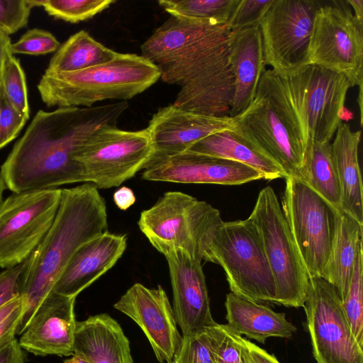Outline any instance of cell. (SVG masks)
I'll list each match as a JSON object with an SVG mask.
<instances>
[{"label":"cell","mask_w":363,"mask_h":363,"mask_svg":"<svg viewBox=\"0 0 363 363\" xmlns=\"http://www.w3.org/2000/svg\"><path fill=\"white\" fill-rule=\"evenodd\" d=\"M23 302L0 322V345L15 338L21 321Z\"/></svg>","instance_id":"41"},{"label":"cell","mask_w":363,"mask_h":363,"mask_svg":"<svg viewBox=\"0 0 363 363\" xmlns=\"http://www.w3.org/2000/svg\"><path fill=\"white\" fill-rule=\"evenodd\" d=\"M133 320L147 337L160 363L173 361L182 336L167 295L161 286L150 289L135 283L114 304Z\"/></svg>","instance_id":"16"},{"label":"cell","mask_w":363,"mask_h":363,"mask_svg":"<svg viewBox=\"0 0 363 363\" xmlns=\"http://www.w3.org/2000/svg\"><path fill=\"white\" fill-rule=\"evenodd\" d=\"M244 342L249 363H280L274 354L245 338Z\"/></svg>","instance_id":"43"},{"label":"cell","mask_w":363,"mask_h":363,"mask_svg":"<svg viewBox=\"0 0 363 363\" xmlns=\"http://www.w3.org/2000/svg\"><path fill=\"white\" fill-rule=\"evenodd\" d=\"M227 326L237 334L264 344L271 337L289 338L296 327L284 313L273 311L259 302L241 298L230 292L226 295Z\"/></svg>","instance_id":"24"},{"label":"cell","mask_w":363,"mask_h":363,"mask_svg":"<svg viewBox=\"0 0 363 363\" xmlns=\"http://www.w3.org/2000/svg\"><path fill=\"white\" fill-rule=\"evenodd\" d=\"M160 79L156 65L142 55L119 53L112 60L86 69L44 73L38 90L48 107H91L98 101H126Z\"/></svg>","instance_id":"5"},{"label":"cell","mask_w":363,"mask_h":363,"mask_svg":"<svg viewBox=\"0 0 363 363\" xmlns=\"http://www.w3.org/2000/svg\"><path fill=\"white\" fill-rule=\"evenodd\" d=\"M168 264L177 323L182 337L214 325L201 260L181 250L164 255Z\"/></svg>","instance_id":"18"},{"label":"cell","mask_w":363,"mask_h":363,"mask_svg":"<svg viewBox=\"0 0 363 363\" xmlns=\"http://www.w3.org/2000/svg\"><path fill=\"white\" fill-rule=\"evenodd\" d=\"M261 236L276 286V303L303 307L309 275L301 259L281 206L269 186L258 194L250 216Z\"/></svg>","instance_id":"8"},{"label":"cell","mask_w":363,"mask_h":363,"mask_svg":"<svg viewBox=\"0 0 363 363\" xmlns=\"http://www.w3.org/2000/svg\"><path fill=\"white\" fill-rule=\"evenodd\" d=\"M359 244L349 289L342 302L352 333L363 347V245Z\"/></svg>","instance_id":"31"},{"label":"cell","mask_w":363,"mask_h":363,"mask_svg":"<svg viewBox=\"0 0 363 363\" xmlns=\"http://www.w3.org/2000/svg\"><path fill=\"white\" fill-rule=\"evenodd\" d=\"M362 226L340 208L330 255L320 277L335 288L342 302L349 289L359 244L363 240Z\"/></svg>","instance_id":"26"},{"label":"cell","mask_w":363,"mask_h":363,"mask_svg":"<svg viewBox=\"0 0 363 363\" xmlns=\"http://www.w3.org/2000/svg\"><path fill=\"white\" fill-rule=\"evenodd\" d=\"M33 8L32 0H0V30L9 35L26 27Z\"/></svg>","instance_id":"38"},{"label":"cell","mask_w":363,"mask_h":363,"mask_svg":"<svg viewBox=\"0 0 363 363\" xmlns=\"http://www.w3.org/2000/svg\"><path fill=\"white\" fill-rule=\"evenodd\" d=\"M187 151L245 164L258 171L266 180L287 177L280 166L233 130L211 134L194 144Z\"/></svg>","instance_id":"27"},{"label":"cell","mask_w":363,"mask_h":363,"mask_svg":"<svg viewBox=\"0 0 363 363\" xmlns=\"http://www.w3.org/2000/svg\"><path fill=\"white\" fill-rule=\"evenodd\" d=\"M288 121L305 145L330 143L352 84L342 74L309 65L286 77L266 69Z\"/></svg>","instance_id":"4"},{"label":"cell","mask_w":363,"mask_h":363,"mask_svg":"<svg viewBox=\"0 0 363 363\" xmlns=\"http://www.w3.org/2000/svg\"><path fill=\"white\" fill-rule=\"evenodd\" d=\"M113 201L118 208L125 211L135 203V196L131 189L123 186L114 192Z\"/></svg>","instance_id":"44"},{"label":"cell","mask_w":363,"mask_h":363,"mask_svg":"<svg viewBox=\"0 0 363 363\" xmlns=\"http://www.w3.org/2000/svg\"><path fill=\"white\" fill-rule=\"evenodd\" d=\"M75 298L51 291L21 334L18 343L22 350L38 356L72 355Z\"/></svg>","instance_id":"19"},{"label":"cell","mask_w":363,"mask_h":363,"mask_svg":"<svg viewBox=\"0 0 363 363\" xmlns=\"http://www.w3.org/2000/svg\"><path fill=\"white\" fill-rule=\"evenodd\" d=\"M236 32L225 23L195 47L157 65L162 82L181 87L174 106L202 115L229 116L234 94L230 57Z\"/></svg>","instance_id":"3"},{"label":"cell","mask_w":363,"mask_h":363,"mask_svg":"<svg viewBox=\"0 0 363 363\" xmlns=\"http://www.w3.org/2000/svg\"><path fill=\"white\" fill-rule=\"evenodd\" d=\"M128 106L123 101L38 111L1 167L6 187L19 193L85 183L78 148L99 128L116 125Z\"/></svg>","instance_id":"1"},{"label":"cell","mask_w":363,"mask_h":363,"mask_svg":"<svg viewBox=\"0 0 363 363\" xmlns=\"http://www.w3.org/2000/svg\"><path fill=\"white\" fill-rule=\"evenodd\" d=\"M232 119L233 131L280 166L287 177H298L305 145L289 123L265 70L252 103Z\"/></svg>","instance_id":"9"},{"label":"cell","mask_w":363,"mask_h":363,"mask_svg":"<svg viewBox=\"0 0 363 363\" xmlns=\"http://www.w3.org/2000/svg\"><path fill=\"white\" fill-rule=\"evenodd\" d=\"M60 42L49 31L33 28L26 31L19 40L11 43V51L13 54L40 55L56 52Z\"/></svg>","instance_id":"35"},{"label":"cell","mask_w":363,"mask_h":363,"mask_svg":"<svg viewBox=\"0 0 363 363\" xmlns=\"http://www.w3.org/2000/svg\"><path fill=\"white\" fill-rule=\"evenodd\" d=\"M2 96H3V93H2L1 84V82H0V104H1Z\"/></svg>","instance_id":"52"},{"label":"cell","mask_w":363,"mask_h":363,"mask_svg":"<svg viewBox=\"0 0 363 363\" xmlns=\"http://www.w3.org/2000/svg\"><path fill=\"white\" fill-rule=\"evenodd\" d=\"M154 155L146 128L124 130L116 125H105L79 146L76 160L85 183L99 189L120 186L144 169Z\"/></svg>","instance_id":"10"},{"label":"cell","mask_w":363,"mask_h":363,"mask_svg":"<svg viewBox=\"0 0 363 363\" xmlns=\"http://www.w3.org/2000/svg\"><path fill=\"white\" fill-rule=\"evenodd\" d=\"M310 0H274L259 23L265 65L291 75L308 65V49L316 11Z\"/></svg>","instance_id":"13"},{"label":"cell","mask_w":363,"mask_h":363,"mask_svg":"<svg viewBox=\"0 0 363 363\" xmlns=\"http://www.w3.org/2000/svg\"><path fill=\"white\" fill-rule=\"evenodd\" d=\"M344 75L352 86L363 84V28L344 5L319 6L308 49V65Z\"/></svg>","instance_id":"14"},{"label":"cell","mask_w":363,"mask_h":363,"mask_svg":"<svg viewBox=\"0 0 363 363\" xmlns=\"http://www.w3.org/2000/svg\"><path fill=\"white\" fill-rule=\"evenodd\" d=\"M346 3L350 4L354 10V18L358 25L363 28V1L347 0Z\"/></svg>","instance_id":"46"},{"label":"cell","mask_w":363,"mask_h":363,"mask_svg":"<svg viewBox=\"0 0 363 363\" xmlns=\"http://www.w3.org/2000/svg\"><path fill=\"white\" fill-rule=\"evenodd\" d=\"M144 169L145 180L179 184L240 185L263 179L245 164L190 151L154 157Z\"/></svg>","instance_id":"17"},{"label":"cell","mask_w":363,"mask_h":363,"mask_svg":"<svg viewBox=\"0 0 363 363\" xmlns=\"http://www.w3.org/2000/svg\"><path fill=\"white\" fill-rule=\"evenodd\" d=\"M73 350L89 363H133L128 337L106 313L77 321Z\"/></svg>","instance_id":"22"},{"label":"cell","mask_w":363,"mask_h":363,"mask_svg":"<svg viewBox=\"0 0 363 363\" xmlns=\"http://www.w3.org/2000/svg\"><path fill=\"white\" fill-rule=\"evenodd\" d=\"M173 361L176 363H215L205 330L182 337Z\"/></svg>","instance_id":"36"},{"label":"cell","mask_w":363,"mask_h":363,"mask_svg":"<svg viewBox=\"0 0 363 363\" xmlns=\"http://www.w3.org/2000/svg\"><path fill=\"white\" fill-rule=\"evenodd\" d=\"M359 97L357 99V102L359 106V111H360V123L361 125L362 124V85L359 86Z\"/></svg>","instance_id":"50"},{"label":"cell","mask_w":363,"mask_h":363,"mask_svg":"<svg viewBox=\"0 0 363 363\" xmlns=\"http://www.w3.org/2000/svg\"><path fill=\"white\" fill-rule=\"evenodd\" d=\"M4 96L13 108L28 120L30 108L24 71L13 54L6 59L0 78Z\"/></svg>","instance_id":"33"},{"label":"cell","mask_w":363,"mask_h":363,"mask_svg":"<svg viewBox=\"0 0 363 363\" xmlns=\"http://www.w3.org/2000/svg\"><path fill=\"white\" fill-rule=\"evenodd\" d=\"M211 262L223 269L234 294L256 302L276 303V286L261 236L251 218L225 222L210 245Z\"/></svg>","instance_id":"7"},{"label":"cell","mask_w":363,"mask_h":363,"mask_svg":"<svg viewBox=\"0 0 363 363\" xmlns=\"http://www.w3.org/2000/svg\"><path fill=\"white\" fill-rule=\"evenodd\" d=\"M361 131L341 123L331 143V152L341 188L340 208L363 224V188L358 160Z\"/></svg>","instance_id":"25"},{"label":"cell","mask_w":363,"mask_h":363,"mask_svg":"<svg viewBox=\"0 0 363 363\" xmlns=\"http://www.w3.org/2000/svg\"><path fill=\"white\" fill-rule=\"evenodd\" d=\"M171 363H176L174 361H172Z\"/></svg>","instance_id":"53"},{"label":"cell","mask_w":363,"mask_h":363,"mask_svg":"<svg viewBox=\"0 0 363 363\" xmlns=\"http://www.w3.org/2000/svg\"><path fill=\"white\" fill-rule=\"evenodd\" d=\"M11 39L8 35L0 30V78L6 57L12 54Z\"/></svg>","instance_id":"45"},{"label":"cell","mask_w":363,"mask_h":363,"mask_svg":"<svg viewBox=\"0 0 363 363\" xmlns=\"http://www.w3.org/2000/svg\"><path fill=\"white\" fill-rule=\"evenodd\" d=\"M223 222L220 211L207 202L183 192L167 191L141 212L138 225L163 255L181 250L211 262L210 245Z\"/></svg>","instance_id":"6"},{"label":"cell","mask_w":363,"mask_h":363,"mask_svg":"<svg viewBox=\"0 0 363 363\" xmlns=\"http://www.w3.org/2000/svg\"><path fill=\"white\" fill-rule=\"evenodd\" d=\"M337 208L341 205V188L333 162L331 143L308 140L303 162L296 177Z\"/></svg>","instance_id":"28"},{"label":"cell","mask_w":363,"mask_h":363,"mask_svg":"<svg viewBox=\"0 0 363 363\" xmlns=\"http://www.w3.org/2000/svg\"><path fill=\"white\" fill-rule=\"evenodd\" d=\"M27 121L3 95L0 104V149L16 138Z\"/></svg>","instance_id":"40"},{"label":"cell","mask_w":363,"mask_h":363,"mask_svg":"<svg viewBox=\"0 0 363 363\" xmlns=\"http://www.w3.org/2000/svg\"><path fill=\"white\" fill-rule=\"evenodd\" d=\"M281 208L309 277H320L330 255L340 208L296 177H287Z\"/></svg>","instance_id":"11"},{"label":"cell","mask_w":363,"mask_h":363,"mask_svg":"<svg viewBox=\"0 0 363 363\" xmlns=\"http://www.w3.org/2000/svg\"><path fill=\"white\" fill-rule=\"evenodd\" d=\"M28 258L23 262L0 272V308L23 296Z\"/></svg>","instance_id":"39"},{"label":"cell","mask_w":363,"mask_h":363,"mask_svg":"<svg viewBox=\"0 0 363 363\" xmlns=\"http://www.w3.org/2000/svg\"><path fill=\"white\" fill-rule=\"evenodd\" d=\"M318 363H363V347L354 339L335 288L310 277L303 306Z\"/></svg>","instance_id":"15"},{"label":"cell","mask_w":363,"mask_h":363,"mask_svg":"<svg viewBox=\"0 0 363 363\" xmlns=\"http://www.w3.org/2000/svg\"><path fill=\"white\" fill-rule=\"evenodd\" d=\"M6 187V183L0 171V206L3 202V193Z\"/></svg>","instance_id":"51"},{"label":"cell","mask_w":363,"mask_h":363,"mask_svg":"<svg viewBox=\"0 0 363 363\" xmlns=\"http://www.w3.org/2000/svg\"><path fill=\"white\" fill-rule=\"evenodd\" d=\"M24 353L16 338L0 345V363H24Z\"/></svg>","instance_id":"42"},{"label":"cell","mask_w":363,"mask_h":363,"mask_svg":"<svg viewBox=\"0 0 363 363\" xmlns=\"http://www.w3.org/2000/svg\"><path fill=\"white\" fill-rule=\"evenodd\" d=\"M62 189L13 193L0 206V267L26 259L40 243L57 214Z\"/></svg>","instance_id":"12"},{"label":"cell","mask_w":363,"mask_h":363,"mask_svg":"<svg viewBox=\"0 0 363 363\" xmlns=\"http://www.w3.org/2000/svg\"><path fill=\"white\" fill-rule=\"evenodd\" d=\"M23 301V296H21L0 308V322L6 318L16 307L21 305Z\"/></svg>","instance_id":"47"},{"label":"cell","mask_w":363,"mask_h":363,"mask_svg":"<svg viewBox=\"0 0 363 363\" xmlns=\"http://www.w3.org/2000/svg\"><path fill=\"white\" fill-rule=\"evenodd\" d=\"M340 118L342 122V121H347L353 118V113L345 107L340 113Z\"/></svg>","instance_id":"49"},{"label":"cell","mask_w":363,"mask_h":363,"mask_svg":"<svg viewBox=\"0 0 363 363\" xmlns=\"http://www.w3.org/2000/svg\"><path fill=\"white\" fill-rule=\"evenodd\" d=\"M118 52L94 40L86 31L70 36L50 59L45 73L72 72L108 62Z\"/></svg>","instance_id":"29"},{"label":"cell","mask_w":363,"mask_h":363,"mask_svg":"<svg viewBox=\"0 0 363 363\" xmlns=\"http://www.w3.org/2000/svg\"><path fill=\"white\" fill-rule=\"evenodd\" d=\"M64 363H89L82 356L73 354L71 358L65 360Z\"/></svg>","instance_id":"48"},{"label":"cell","mask_w":363,"mask_h":363,"mask_svg":"<svg viewBox=\"0 0 363 363\" xmlns=\"http://www.w3.org/2000/svg\"><path fill=\"white\" fill-rule=\"evenodd\" d=\"M107 211L99 189L90 183L62 189L49 230L28 257L24 277L21 335L52 289L76 251L107 231Z\"/></svg>","instance_id":"2"},{"label":"cell","mask_w":363,"mask_h":363,"mask_svg":"<svg viewBox=\"0 0 363 363\" xmlns=\"http://www.w3.org/2000/svg\"><path fill=\"white\" fill-rule=\"evenodd\" d=\"M235 128L232 118L228 116L202 115L171 104L160 108L146 129L154 148V157H159L186 152L211 134L234 130Z\"/></svg>","instance_id":"20"},{"label":"cell","mask_w":363,"mask_h":363,"mask_svg":"<svg viewBox=\"0 0 363 363\" xmlns=\"http://www.w3.org/2000/svg\"><path fill=\"white\" fill-rule=\"evenodd\" d=\"M238 0H161L171 16L188 21L227 23Z\"/></svg>","instance_id":"30"},{"label":"cell","mask_w":363,"mask_h":363,"mask_svg":"<svg viewBox=\"0 0 363 363\" xmlns=\"http://www.w3.org/2000/svg\"><path fill=\"white\" fill-rule=\"evenodd\" d=\"M230 59L234 75V94L229 116L233 118L252 103L265 70L259 26L236 32Z\"/></svg>","instance_id":"23"},{"label":"cell","mask_w":363,"mask_h":363,"mask_svg":"<svg viewBox=\"0 0 363 363\" xmlns=\"http://www.w3.org/2000/svg\"><path fill=\"white\" fill-rule=\"evenodd\" d=\"M127 247V236L108 230L82 245L74 254L52 291L74 297L113 267Z\"/></svg>","instance_id":"21"},{"label":"cell","mask_w":363,"mask_h":363,"mask_svg":"<svg viewBox=\"0 0 363 363\" xmlns=\"http://www.w3.org/2000/svg\"><path fill=\"white\" fill-rule=\"evenodd\" d=\"M113 0H40V6L55 18L76 23L108 8Z\"/></svg>","instance_id":"34"},{"label":"cell","mask_w":363,"mask_h":363,"mask_svg":"<svg viewBox=\"0 0 363 363\" xmlns=\"http://www.w3.org/2000/svg\"><path fill=\"white\" fill-rule=\"evenodd\" d=\"M274 0H238L228 23L235 31L259 26Z\"/></svg>","instance_id":"37"},{"label":"cell","mask_w":363,"mask_h":363,"mask_svg":"<svg viewBox=\"0 0 363 363\" xmlns=\"http://www.w3.org/2000/svg\"><path fill=\"white\" fill-rule=\"evenodd\" d=\"M205 331L215 363H249L244 338L227 325L216 323Z\"/></svg>","instance_id":"32"}]
</instances>
